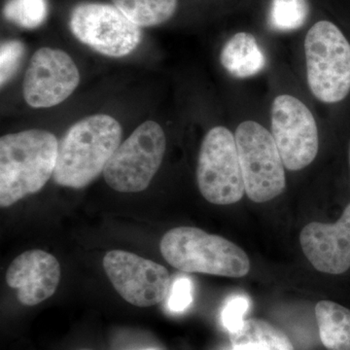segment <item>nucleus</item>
Returning a JSON list of instances; mask_svg holds the SVG:
<instances>
[{
  "mask_svg": "<svg viewBox=\"0 0 350 350\" xmlns=\"http://www.w3.org/2000/svg\"><path fill=\"white\" fill-rule=\"evenodd\" d=\"M57 151V137L47 131H24L0 138V206H13L39 192L54 174Z\"/></svg>",
  "mask_w": 350,
  "mask_h": 350,
  "instance_id": "obj_1",
  "label": "nucleus"
},
{
  "mask_svg": "<svg viewBox=\"0 0 350 350\" xmlns=\"http://www.w3.org/2000/svg\"><path fill=\"white\" fill-rule=\"evenodd\" d=\"M122 138V126L109 115L85 117L66 131L59 144L53 178L59 185L82 189L105 170Z\"/></svg>",
  "mask_w": 350,
  "mask_h": 350,
  "instance_id": "obj_2",
  "label": "nucleus"
},
{
  "mask_svg": "<svg viewBox=\"0 0 350 350\" xmlns=\"http://www.w3.org/2000/svg\"><path fill=\"white\" fill-rule=\"evenodd\" d=\"M160 250L170 266L184 273L239 278L250 271V258L241 247L199 228H174L163 237Z\"/></svg>",
  "mask_w": 350,
  "mask_h": 350,
  "instance_id": "obj_3",
  "label": "nucleus"
},
{
  "mask_svg": "<svg viewBox=\"0 0 350 350\" xmlns=\"http://www.w3.org/2000/svg\"><path fill=\"white\" fill-rule=\"evenodd\" d=\"M306 77L317 100L340 103L350 91V44L337 25L319 21L305 39Z\"/></svg>",
  "mask_w": 350,
  "mask_h": 350,
  "instance_id": "obj_4",
  "label": "nucleus"
},
{
  "mask_svg": "<svg viewBox=\"0 0 350 350\" xmlns=\"http://www.w3.org/2000/svg\"><path fill=\"white\" fill-rule=\"evenodd\" d=\"M167 138L157 122L146 121L114 152L103 176L107 185L121 193H138L150 185L162 165Z\"/></svg>",
  "mask_w": 350,
  "mask_h": 350,
  "instance_id": "obj_5",
  "label": "nucleus"
},
{
  "mask_svg": "<svg viewBox=\"0 0 350 350\" xmlns=\"http://www.w3.org/2000/svg\"><path fill=\"white\" fill-rule=\"evenodd\" d=\"M234 138L247 197L260 204L282 194L286 178L273 135L257 122L245 121L237 128Z\"/></svg>",
  "mask_w": 350,
  "mask_h": 350,
  "instance_id": "obj_6",
  "label": "nucleus"
},
{
  "mask_svg": "<svg viewBox=\"0 0 350 350\" xmlns=\"http://www.w3.org/2000/svg\"><path fill=\"white\" fill-rule=\"evenodd\" d=\"M197 181L200 194L213 204L228 206L243 199V170L236 138L225 126H215L200 145Z\"/></svg>",
  "mask_w": 350,
  "mask_h": 350,
  "instance_id": "obj_7",
  "label": "nucleus"
},
{
  "mask_svg": "<svg viewBox=\"0 0 350 350\" xmlns=\"http://www.w3.org/2000/svg\"><path fill=\"white\" fill-rule=\"evenodd\" d=\"M70 29L78 40L107 57L128 56L142 41L139 27L109 4L76 6L71 14Z\"/></svg>",
  "mask_w": 350,
  "mask_h": 350,
  "instance_id": "obj_8",
  "label": "nucleus"
},
{
  "mask_svg": "<svg viewBox=\"0 0 350 350\" xmlns=\"http://www.w3.org/2000/svg\"><path fill=\"white\" fill-rule=\"evenodd\" d=\"M271 135L287 170L305 169L317 155V122L305 103L295 96L280 94L273 100Z\"/></svg>",
  "mask_w": 350,
  "mask_h": 350,
  "instance_id": "obj_9",
  "label": "nucleus"
},
{
  "mask_svg": "<svg viewBox=\"0 0 350 350\" xmlns=\"http://www.w3.org/2000/svg\"><path fill=\"white\" fill-rule=\"evenodd\" d=\"M103 268L115 290L131 305L148 308L162 303L169 294V271L151 260L111 250L103 258Z\"/></svg>",
  "mask_w": 350,
  "mask_h": 350,
  "instance_id": "obj_10",
  "label": "nucleus"
},
{
  "mask_svg": "<svg viewBox=\"0 0 350 350\" xmlns=\"http://www.w3.org/2000/svg\"><path fill=\"white\" fill-rule=\"evenodd\" d=\"M80 73L68 53L44 47L29 62L24 96L29 107L48 108L63 103L79 85Z\"/></svg>",
  "mask_w": 350,
  "mask_h": 350,
  "instance_id": "obj_11",
  "label": "nucleus"
},
{
  "mask_svg": "<svg viewBox=\"0 0 350 350\" xmlns=\"http://www.w3.org/2000/svg\"><path fill=\"white\" fill-rule=\"evenodd\" d=\"M304 254L317 271L342 275L350 268V204L334 224L310 223L301 230Z\"/></svg>",
  "mask_w": 350,
  "mask_h": 350,
  "instance_id": "obj_12",
  "label": "nucleus"
},
{
  "mask_svg": "<svg viewBox=\"0 0 350 350\" xmlns=\"http://www.w3.org/2000/svg\"><path fill=\"white\" fill-rule=\"evenodd\" d=\"M5 280L8 286L17 291L22 305L36 306L56 292L61 266L56 257L45 251H25L11 262Z\"/></svg>",
  "mask_w": 350,
  "mask_h": 350,
  "instance_id": "obj_13",
  "label": "nucleus"
},
{
  "mask_svg": "<svg viewBox=\"0 0 350 350\" xmlns=\"http://www.w3.org/2000/svg\"><path fill=\"white\" fill-rule=\"evenodd\" d=\"M220 61L226 70L236 78L256 75L267 63L256 38L248 32H239L227 41L221 51Z\"/></svg>",
  "mask_w": 350,
  "mask_h": 350,
  "instance_id": "obj_14",
  "label": "nucleus"
},
{
  "mask_svg": "<svg viewBox=\"0 0 350 350\" xmlns=\"http://www.w3.org/2000/svg\"><path fill=\"white\" fill-rule=\"evenodd\" d=\"M319 337L327 350H350V310L331 301L315 306Z\"/></svg>",
  "mask_w": 350,
  "mask_h": 350,
  "instance_id": "obj_15",
  "label": "nucleus"
},
{
  "mask_svg": "<svg viewBox=\"0 0 350 350\" xmlns=\"http://www.w3.org/2000/svg\"><path fill=\"white\" fill-rule=\"evenodd\" d=\"M232 347L254 345L261 350H294L290 338L262 319L244 320L238 330L230 333Z\"/></svg>",
  "mask_w": 350,
  "mask_h": 350,
  "instance_id": "obj_16",
  "label": "nucleus"
},
{
  "mask_svg": "<svg viewBox=\"0 0 350 350\" xmlns=\"http://www.w3.org/2000/svg\"><path fill=\"white\" fill-rule=\"evenodd\" d=\"M114 6L137 27H154L174 16L177 0H112Z\"/></svg>",
  "mask_w": 350,
  "mask_h": 350,
  "instance_id": "obj_17",
  "label": "nucleus"
},
{
  "mask_svg": "<svg viewBox=\"0 0 350 350\" xmlns=\"http://www.w3.org/2000/svg\"><path fill=\"white\" fill-rule=\"evenodd\" d=\"M310 13L308 0H273L269 23L278 31H292L300 29Z\"/></svg>",
  "mask_w": 350,
  "mask_h": 350,
  "instance_id": "obj_18",
  "label": "nucleus"
},
{
  "mask_svg": "<svg viewBox=\"0 0 350 350\" xmlns=\"http://www.w3.org/2000/svg\"><path fill=\"white\" fill-rule=\"evenodd\" d=\"M46 0H9L4 7L7 20L24 29H36L47 17Z\"/></svg>",
  "mask_w": 350,
  "mask_h": 350,
  "instance_id": "obj_19",
  "label": "nucleus"
},
{
  "mask_svg": "<svg viewBox=\"0 0 350 350\" xmlns=\"http://www.w3.org/2000/svg\"><path fill=\"white\" fill-rule=\"evenodd\" d=\"M25 47L19 40H7L0 48V84L4 86L20 66Z\"/></svg>",
  "mask_w": 350,
  "mask_h": 350,
  "instance_id": "obj_20",
  "label": "nucleus"
},
{
  "mask_svg": "<svg viewBox=\"0 0 350 350\" xmlns=\"http://www.w3.org/2000/svg\"><path fill=\"white\" fill-rule=\"evenodd\" d=\"M250 308L246 297L236 296L230 299L222 312V323L229 333L238 330L243 325V317Z\"/></svg>",
  "mask_w": 350,
  "mask_h": 350,
  "instance_id": "obj_21",
  "label": "nucleus"
},
{
  "mask_svg": "<svg viewBox=\"0 0 350 350\" xmlns=\"http://www.w3.org/2000/svg\"><path fill=\"white\" fill-rule=\"evenodd\" d=\"M193 285L187 278H177L172 284L167 308L172 312H182L192 304Z\"/></svg>",
  "mask_w": 350,
  "mask_h": 350,
  "instance_id": "obj_22",
  "label": "nucleus"
},
{
  "mask_svg": "<svg viewBox=\"0 0 350 350\" xmlns=\"http://www.w3.org/2000/svg\"><path fill=\"white\" fill-rule=\"evenodd\" d=\"M232 350H261L254 345H241V347H232Z\"/></svg>",
  "mask_w": 350,
  "mask_h": 350,
  "instance_id": "obj_23",
  "label": "nucleus"
},
{
  "mask_svg": "<svg viewBox=\"0 0 350 350\" xmlns=\"http://www.w3.org/2000/svg\"><path fill=\"white\" fill-rule=\"evenodd\" d=\"M349 165H350V146H349Z\"/></svg>",
  "mask_w": 350,
  "mask_h": 350,
  "instance_id": "obj_24",
  "label": "nucleus"
},
{
  "mask_svg": "<svg viewBox=\"0 0 350 350\" xmlns=\"http://www.w3.org/2000/svg\"><path fill=\"white\" fill-rule=\"evenodd\" d=\"M149 350H150V349H149Z\"/></svg>",
  "mask_w": 350,
  "mask_h": 350,
  "instance_id": "obj_25",
  "label": "nucleus"
}]
</instances>
